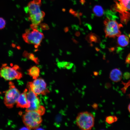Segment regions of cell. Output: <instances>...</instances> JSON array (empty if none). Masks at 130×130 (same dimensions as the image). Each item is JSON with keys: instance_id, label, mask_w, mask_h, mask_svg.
<instances>
[{"instance_id": "11", "label": "cell", "mask_w": 130, "mask_h": 130, "mask_svg": "<svg viewBox=\"0 0 130 130\" xmlns=\"http://www.w3.org/2000/svg\"><path fill=\"white\" fill-rule=\"evenodd\" d=\"M122 76V72L119 69L115 68L112 70L110 72V78L112 81L117 82L121 80Z\"/></svg>"}, {"instance_id": "26", "label": "cell", "mask_w": 130, "mask_h": 130, "mask_svg": "<svg viewBox=\"0 0 130 130\" xmlns=\"http://www.w3.org/2000/svg\"><path fill=\"white\" fill-rule=\"evenodd\" d=\"M69 12L72 14L74 15L76 13L75 12L73 11L72 9H71L70 10Z\"/></svg>"}, {"instance_id": "30", "label": "cell", "mask_w": 130, "mask_h": 130, "mask_svg": "<svg viewBox=\"0 0 130 130\" xmlns=\"http://www.w3.org/2000/svg\"><path fill=\"white\" fill-rule=\"evenodd\" d=\"M93 73L95 76H96L98 75L99 73L97 71H94L93 72Z\"/></svg>"}, {"instance_id": "20", "label": "cell", "mask_w": 130, "mask_h": 130, "mask_svg": "<svg viewBox=\"0 0 130 130\" xmlns=\"http://www.w3.org/2000/svg\"><path fill=\"white\" fill-rule=\"evenodd\" d=\"M106 14L107 16L108 17V18L110 20H114V19H115L116 16L114 15V14L111 11H108L106 13Z\"/></svg>"}, {"instance_id": "24", "label": "cell", "mask_w": 130, "mask_h": 130, "mask_svg": "<svg viewBox=\"0 0 130 130\" xmlns=\"http://www.w3.org/2000/svg\"><path fill=\"white\" fill-rule=\"evenodd\" d=\"M125 63L126 64H130V53L127 55L125 60Z\"/></svg>"}, {"instance_id": "19", "label": "cell", "mask_w": 130, "mask_h": 130, "mask_svg": "<svg viewBox=\"0 0 130 130\" xmlns=\"http://www.w3.org/2000/svg\"><path fill=\"white\" fill-rule=\"evenodd\" d=\"M117 120V117L115 116H108L106 118V122L110 124L116 122Z\"/></svg>"}, {"instance_id": "4", "label": "cell", "mask_w": 130, "mask_h": 130, "mask_svg": "<svg viewBox=\"0 0 130 130\" xmlns=\"http://www.w3.org/2000/svg\"><path fill=\"white\" fill-rule=\"evenodd\" d=\"M9 88L5 93L4 103L7 107L11 108L16 103L20 94L13 83L10 82H9Z\"/></svg>"}, {"instance_id": "34", "label": "cell", "mask_w": 130, "mask_h": 130, "mask_svg": "<svg viewBox=\"0 0 130 130\" xmlns=\"http://www.w3.org/2000/svg\"><path fill=\"white\" fill-rule=\"evenodd\" d=\"M128 110H129V112L130 113V103L129 104V105L128 106Z\"/></svg>"}, {"instance_id": "5", "label": "cell", "mask_w": 130, "mask_h": 130, "mask_svg": "<svg viewBox=\"0 0 130 130\" xmlns=\"http://www.w3.org/2000/svg\"><path fill=\"white\" fill-rule=\"evenodd\" d=\"M104 23L106 37L114 38L121 35V32L119 29L123 26L121 24H119L115 20H111L108 18L105 19Z\"/></svg>"}, {"instance_id": "22", "label": "cell", "mask_w": 130, "mask_h": 130, "mask_svg": "<svg viewBox=\"0 0 130 130\" xmlns=\"http://www.w3.org/2000/svg\"><path fill=\"white\" fill-rule=\"evenodd\" d=\"M40 28L43 30H48L49 28L47 24L45 23H42L40 24Z\"/></svg>"}, {"instance_id": "36", "label": "cell", "mask_w": 130, "mask_h": 130, "mask_svg": "<svg viewBox=\"0 0 130 130\" xmlns=\"http://www.w3.org/2000/svg\"><path fill=\"white\" fill-rule=\"evenodd\" d=\"M90 46L91 47H92L93 46V44H92V43H90Z\"/></svg>"}, {"instance_id": "35", "label": "cell", "mask_w": 130, "mask_h": 130, "mask_svg": "<svg viewBox=\"0 0 130 130\" xmlns=\"http://www.w3.org/2000/svg\"><path fill=\"white\" fill-rule=\"evenodd\" d=\"M114 48H113V47L111 48L110 49V51H114Z\"/></svg>"}, {"instance_id": "7", "label": "cell", "mask_w": 130, "mask_h": 130, "mask_svg": "<svg viewBox=\"0 0 130 130\" xmlns=\"http://www.w3.org/2000/svg\"><path fill=\"white\" fill-rule=\"evenodd\" d=\"M27 85L37 95L40 94L46 95L50 92L47 88L46 83L41 78L35 79L33 82H29Z\"/></svg>"}, {"instance_id": "15", "label": "cell", "mask_w": 130, "mask_h": 130, "mask_svg": "<svg viewBox=\"0 0 130 130\" xmlns=\"http://www.w3.org/2000/svg\"><path fill=\"white\" fill-rule=\"evenodd\" d=\"M57 65L60 69H66L67 70L71 69L74 65V64L71 62L64 61L60 62L58 61Z\"/></svg>"}, {"instance_id": "38", "label": "cell", "mask_w": 130, "mask_h": 130, "mask_svg": "<svg viewBox=\"0 0 130 130\" xmlns=\"http://www.w3.org/2000/svg\"><path fill=\"white\" fill-rule=\"evenodd\" d=\"M129 97L130 98V94L129 95Z\"/></svg>"}, {"instance_id": "18", "label": "cell", "mask_w": 130, "mask_h": 130, "mask_svg": "<svg viewBox=\"0 0 130 130\" xmlns=\"http://www.w3.org/2000/svg\"><path fill=\"white\" fill-rule=\"evenodd\" d=\"M120 4L126 10H130V0H119Z\"/></svg>"}, {"instance_id": "29", "label": "cell", "mask_w": 130, "mask_h": 130, "mask_svg": "<svg viewBox=\"0 0 130 130\" xmlns=\"http://www.w3.org/2000/svg\"><path fill=\"white\" fill-rule=\"evenodd\" d=\"M64 31L65 32H67L69 31V29L68 27H66L64 28Z\"/></svg>"}, {"instance_id": "10", "label": "cell", "mask_w": 130, "mask_h": 130, "mask_svg": "<svg viewBox=\"0 0 130 130\" xmlns=\"http://www.w3.org/2000/svg\"><path fill=\"white\" fill-rule=\"evenodd\" d=\"M27 89H26L22 93L20 94L16 103L17 107L27 108L30 106L27 98Z\"/></svg>"}, {"instance_id": "37", "label": "cell", "mask_w": 130, "mask_h": 130, "mask_svg": "<svg viewBox=\"0 0 130 130\" xmlns=\"http://www.w3.org/2000/svg\"><path fill=\"white\" fill-rule=\"evenodd\" d=\"M129 36L130 38V34H129Z\"/></svg>"}, {"instance_id": "14", "label": "cell", "mask_w": 130, "mask_h": 130, "mask_svg": "<svg viewBox=\"0 0 130 130\" xmlns=\"http://www.w3.org/2000/svg\"><path fill=\"white\" fill-rule=\"evenodd\" d=\"M128 37L124 35H120L118 37L117 42L119 45L123 47L127 46L129 43Z\"/></svg>"}, {"instance_id": "28", "label": "cell", "mask_w": 130, "mask_h": 130, "mask_svg": "<svg viewBox=\"0 0 130 130\" xmlns=\"http://www.w3.org/2000/svg\"><path fill=\"white\" fill-rule=\"evenodd\" d=\"M75 35L77 37H79L80 35V33L79 32H77L75 33Z\"/></svg>"}, {"instance_id": "33", "label": "cell", "mask_w": 130, "mask_h": 130, "mask_svg": "<svg viewBox=\"0 0 130 130\" xmlns=\"http://www.w3.org/2000/svg\"><path fill=\"white\" fill-rule=\"evenodd\" d=\"M95 49L96 50V51H98V52L99 51V50H100L97 47H96L95 48Z\"/></svg>"}, {"instance_id": "21", "label": "cell", "mask_w": 130, "mask_h": 130, "mask_svg": "<svg viewBox=\"0 0 130 130\" xmlns=\"http://www.w3.org/2000/svg\"><path fill=\"white\" fill-rule=\"evenodd\" d=\"M0 29H1L5 27L6 24V22L5 20L2 17L0 18Z\"/></svg>"}, {"instance_id": "13", "label": "cell", "mask_w": 130, "mask_h": 130, "mask_svg": "<svg viewBox=\"0 0 130 130\" xmlns=\"http://www.w3.org/2000/svg\"><path fill=\"white\" fill-rule=\"evenodd\" d=\"M40 70L39 68L36 66L31 67L27 70V73L34 79L37 78L39 76Z\"/></svg>"}, {"instance_id": "16", "label": "cell", "mask_w": 130, "mask_h": 130, "mask_svg": "<svg viewBox=\"0 0 130 130\" xmlns=\"http://www.w3.org/2000/svg\"><path fill=\"white\" fill-rule=\"evenodd\" d=\"M93 12L96 16L100 17L102 16L104 14V10L100 6H95L93 9Z\"/></svg>"}, {"instance_id": "1", "label": "cell", "mask_w": 130, "mask_h": 130, "mask_svg": "<svg viewBox=\"0 0 130 130\" xmlns=\"http://www.w3.org/2000/svg\"><path fill=\"white\" fill-rule=\"evenodd\" d=\"M76 123L81 130H91L94 126L95 118L91 113L88 111H81L78 114Z\"/></svg>"}, {"instance_id": "9", "label": "cell", "mask_w": 130, "mask_h": 130, "mask_svg": "<svg viewBox=\"0 0 130 130\" xmlns=\"http://www.w3.org/2000/svg\"><path fill=\"white\" fill-rule=\"evenodd\" d=\"M41 0H33L30 2L24 10L29 16L35 15L42 13L43 11L40 10Z\"/></svg>"}, {"instance_id": "2", "label": "cell", "mask_w": 130, "mask_h": 130, "mask_svg": "<svg viewBox=\"0 0 130 130\" xmlns=\"http://www.w3.org/2000/svg\"><path fill=\"white\" fill-rule=\"evenodd\" d=\"M41 116L35 111H26L22 117L23 123L29 130L36 129L40 126L42 122Z\"/></svg>"}, {"instance_id": "25", "label": "cell", "mask_w": 130, "mask_h": 130, "mask_svg": "<svg viewBox=\"0 0 130 130\" xmlns=\"http://www.w3.org/2000/svg\"><path fill=\"white\" fill-rule=\"evenodd\" d=\"M72 41L75 44H77L78 43V42L74 38H72Z\"/></svg>"}, {"instance_id": "32", "label": "cell", "mask_w": 130, "mask_h": 130, "mask_svg": "<svg viewBox=\"0 0 130 130\" xmlns=\"http://www.w3.org/2000/svg\"><path fill=\"white\" fill-rule=\"evenodd\" d=\"M20 130H29V129L27 127H23L22 128H21Z\"/></svg>"}, {"instance_id": "12", "label": "cell", "mask_w": 130, "mask_h": 130, "mask_svg": "<svg viewBox=\"0 0 130 130\" xmlns=\"http://www.w3.org/2000/svg\"><path fill=\"white\" fill-rule=\"evenodd\" d=\"M85 39L90 43L93 42L98 43H100V39L99 36L92 32L88 34L86 37Z\"/></svg>"}, {"instance_id": "3", "label": "cell", "mask_w": 130, "mask_h": 130, "mask_svg": "<svg viewBox=\"0 0 130 130\" xmlns=\"http://www.w3.org/2000/svg\"><path fill=\"white\" fill-rule=\"evenodd\" d=\"M32 30V31H31L29 29L26 30L22 37L25 42L34 45L35 48H37L40 45L42 40L44 38V35L37 29Z\"/></svg>"}, {"instance_id": "31", "label": "cell", "mask_w": 130, "mask_h": 130, "mask_svg": "<svg viewBox=\"0 0 130 130\" xmlns=\"http://www.w3.org/2000/svg\"><path fill=\"white\" fill-rule=\"evenodd\" d=\"M80 2L82 4H84L85 2V0H80Z\"/></svg>"}, {"instance_id": "17", "label": "cell", "mask_w": 130, "mask_h": 130, "mask_svg": "<svg viewBox=\"0 0 130 130\" xmlns=\"http://www.w3.org/2000/svg\"><path fill=\"white\" fill-rule=\"evenodd\" d=\"M23 56L33 61L36 64H39L38 58L36 57L33 53H28L27 51H25L23 53Z\"/></svg>"}, {"instance_id": "8", "label": "cell", "mask_w": 130, "mask_h": 130, "mask_svg": "<svg viewBox=\"0 0 130 130\" xmlns=\"http://www.w3.org/2000/svg\"><path fill=\"white\" fill-rule=\"evenodd\" d=\"M29 91L27 93V98L30 106L26 108V111H35L38 113L43 106L40 105L39 99L37 97V95L35 94L27 86Z\"/></svg>"}, {"instance_id": "6", "label": "cell", "mask_w": 130, "mask_h": 130, "mask_svg": "<svg viewBox=\"0 0 130 130\" xmlns=\"http://www.w3.org/2000/svg\"><path fill=\"white\" fill-rule=\"evenodd\" d=\"M6 65V64L2 65L0 71L1 77L7 80L19 79L22 77L21 73L17 70L19 68L18 65H15L13 67H11Z\"/></svg>"}, {"instance_id": "23", "label": "cell", "mask_w": 130, "mask_h": 130, "mask_svg": "<svg viewBox=\"0 0 130 130\" xmlns=\"http://www.w3.org/2000/svg\"><path fill=\"white\" fill-rule=\"evenodd\" d=\"M124 77L126 79H128L130 77V73L128 72L124 73L123 75Z\"/></svg>"}, {"instance_id": "27", "label": "cell", "mask_w": 130, "mask_h": 130, "mask_svg": "<svg viewBox=\"0 0 130 130\" xmlns=\"http://www.w3.org/2000/svg\"><path fill=\"white\" fill-rule=\"evenodd\" d=\"M98 105L96 103L92 105V107L94 109H96L97 108Z\"/></svg>"}]
</instances>
